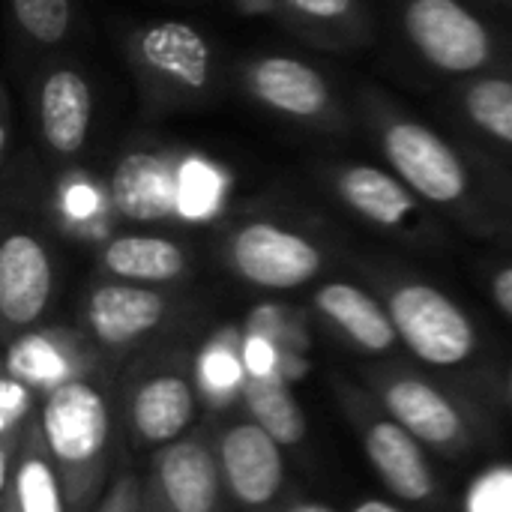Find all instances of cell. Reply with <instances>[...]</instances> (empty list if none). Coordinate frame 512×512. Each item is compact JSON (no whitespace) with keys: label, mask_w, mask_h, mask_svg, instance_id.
Masks as SVG:
<instances>
[{"label":"cell","mask_w":512,"mask_h":512,"mask_svg":"<svg viewBox=\"0 0 512 512\" xmlns=\"http://www.w3.org/2000/svg\"><path fill=\"white\" fill-rule=\"evenodd\" d=\"M33 402H36V393L15 375L3 372V381H0V486L12 474L27 426L36 420Z\"/></svg>","instance_id":"24"},{"label":"cell","mask_w":512,"mask_h":512,"mask_svg":"<svg viewBox=\"0 0 512 512\" xmlns=\"http://www.w3.org/2000/svg\"><path fill=\"white\" fill-rule=\"evenodd\" d=\"M54 288L51 258L30 234H9L0 246V315L9 330H27L45 312Z\"/></svg>","instance_id":"12"},{"label":"cell","mask_w":512,"mask_h":512,"mask_svg":"<svg viewBox=\"0 0 512 512\" xmlns=\"http://www.w3.org/2000/svg\"><path fill=\"white\" fill-rule=\"evenodd\" d=\"M177 174L156 153H129L111 174V201L132 222H159L177 210Z\"/></svg>","instance_id":"13"},{"label":"cell","mask_w":512,"mask_h":512,"mask_svg":"<svg viewBox=\"0 0 512 512\" xmlns=\"http://www.w3.org/2000/svg\"><path fill=\"white\" fill-rule=\"evenodd\" d=\"M387 309L396 324L399 342L432 369H459L480 348L471 318L432 285H399L390 294Z\"/></svg>","instance_id":"5"},{"label":"cell","mask_w":512,"mask_h":512,"mask_svg":"<svg viewBox=\"0 0 512 512\" xmlns=\"http://www.w3.org/2000/svg\"><path fill=\"white\" fill-rule=\"evenodd\" d=\"M102 264L120 282H138V285L174 282L189 267L186 252L174 240L153 237V234H126L111 240L102 252Z\"/></svg>","instance_id":"20"},{"label":"cell","mask_w":512,"mask_h":512,"mask_svg":"<svg viewBox=\"0 0 512 512\" xmlns=\"http://www.w3.org/2000/svg\"><path fill=\"white\" fill-rule=\"evenodd\" d=\"M492 297L504 309V315L512 318V267H504V270L495 273V279H492Z\"/></svg>","instance_id":"30"},{"label":"cell","mask_w":512,"mask_h":512,"mask_svg":"<svg viewBox=\"0 0 512 512\" xmlns=\"http://www.w3.org/2000/svg\"><path fill=\"white\" fill-rule=\"evenodd\" d=\"M225 495L216 438H210L204 426L153 450L144 477L147 512H222Z\"/></svg>","instance_id":"6"},{"label":"cell","mask_w":512,"mask_h":512,"mask_svg":"<svg viewBox=\"0 0 512 512\" xmlns=\"http://www.w3.org/2000/svg\"><path fill=\"white\" fill-rule=\"evenodd\" d=\"M198 402L201 393L195 384V366L183 360L150 366L138 372L117 399L123 435L135 450H159L174 444L192 429Z\"/></svg>","instance_id":"4"},{"label":"cell","mask_w":512,"mask_h":512,"mask_svg":"<svg viewBox=\"0 0 512 512\" xmlns=\"http://www.w3.org/2000/svg\"><path fill=\"white\" fill-rule=\"evenodd\" d=\"M114 408L108 387L93 375L75 378L42 399L39 429L72 512H90L105 495L117 432Z\"/></svg>","instance_id":"1"},{"label":"cell","mask_w":512,"mask_h":512,"mask_svg":"<svg viewBox=\"0 0 512 512\" xmlns=\"http://www.w3.org/2000/svg\"><path fill=\"white\" fill-rule=\"evenodd\" d=\"M252 87L267 105L291 117H315L330 99L324 78L294 57L258 60L252 69Z\"/></svg>","instance_id":"19"},{"label":"cell","mask_w":512,"mask_h":512,"mask_svg":"<svg viewBox=\"0 0 512 512\" xmlns=\"http://www.w3.org/2000/svg\"><path fill=\"white\" fill-rule=\"evenodd\" d=\"M231 264L249 285L291 291L318 276L321 252L294 231L252 222L231 237Z\"/></svg>","instance_id":"8"},{"label":"cell","mask_w":512,"mask_h":512,"mask_svg":"<svg viewBox=\"0 0 512 512\" xmlns=\"http://www.w3.org/2000/svg\"><path fill=\"white\" fill-rule=\"evenodd\" d=\"M90 87L72 69H57L39 90V120L48 147L57 153H75L90 129Z\"/></svg>","instance_id":"17"},{"label":"cell","mask_w":512,"mask_h":512,"mask_svg":"<svg viewBox=\"0 0 512 512\" xmlns=\"http://www.w3.org/2000/svg\"><path fill=\"white\" fill-rule=\"evenodd\" d=\"M246 414L264 426L282 447H297L306 438V417L291 393L288 378L282 375H249L243 390Z\"/></svg>","instance_id":"21"},{"label":"cell","mask_w":512,"mask_h":512,"mask_svg":"<svg viewBox=\"0 0 512 512\" xmlns=\"http://www.w3.org/2000/svg\"><path fill=\"white\" fill-rule=\"evenodd\" d=\"M0 512H18V507H15V498H12V492H9V489H0Z\"/></svg>","instance_id":"33"},{"label":"cell","mask_w":512,"mask_h":512,"mask_svg":"<svg viewBox=\"0 0 512 512\" xmlns=\"http://www.w3.org/2000/svg\"><path fill=\"white\" fill-rule=\"evenodd\" d=\"M318 312L351 342L357 351L381 357L390 354L399 342L390 309H384L372 294L348 282H330L315 294Z\"/></svg>","instance_id":"14"},{"label":"cell","mask_w":512,"mask_h":512,"mask_svg":"<svg viewBox=\"0 0 512 512\" xmlns=\"http://www.w3.org/2000/svg\"><path fill=\"white\" fill-rule=\"evenodd\" d=\"M297 12H303V15H309V18H324V21H330V18H342L348 9H351V3L354 0H288Z\"/></svg>","instance_id":"29"},{"label":"cell","mask_w":512,"mask_h":512,"mask_svg":"<svg viewBox=\"0 0 512 512\" xmlns=\"http://www.w3.org/2000/svg\"><path fill=\"white\" fill-rule=\"evenodd\" d=\"M195 384L207 411H225L234 402H243V390L249 381L243 342L234 339H213L195 357Z\"/></svg>","instance_id":"23"},{"label":"cell","mask_w":512,"mask_h":512,"mask_svg":"<svg viewBox=\"0 0 512 512\" xmlns=\"http://www.w3.org/2000/svg\"><path fill=\"white\" fill-rule=\"evenodd\" d=\"M96 512H147V507H144V480L129 465H123L120 471H114L111 486L105 489Z\"/></svg>","instance_id":"28"},{"label":"cell","mask_w":512,"mask_h":512,"mask_svg":"<svg viewBox=\"0 0 512 512\" xmlns=\"http://www.w3.org/2000/svg\"><path fill=\"white\" fill-rule=\"evenodd\" d=\"M90 366V357L72 348V342L48 333H24L6 351V375H15L42 399L75 378L93 375Z\"/></svg>","instance_id":"15"},{"label":"cell","mask_w":512,"mask_h":512,"mask_svg":"<svg viewBox=\"0 0 512 512\" xmlns=\"http://www.w3.org/2000/svg\"><path fill=\"white\" fill-rule=\"evenodd\" d=\"M276 512H333L327 510V507H321V504H309V501H294V504H288V507H282V510Z\"/></svg>","instance_id":"32"},{"label":"cell","mask_w":512,"mask_h":512,"mask_svg":"<svg viewBox=\"0 0 512 512\" xmlns=\"http://www.w3.org/2000/svg\"><path fill=\"white\" fill-rule=\"evenodd\" d=\"M405 27L429 63L444 72H474L489 60V33L456 0H414Z\"/></svg>","instance_id":"9"},{"label":"cell","mask_w":512,"mask_h":512,"mask_svg":"<svg viewBox=\"0 0 512 512\" xmlns=\"http://www.w3.org/2000/svg\"><path fill=\"white\" fill-rule=\"evenodd\" d=\"M216 450L228 498L249 512H267L279 501L285 486L282 444L264 426L252 417L234 420L219 429Z\"/></svg>","instance_id":"7"},{"label":"cell","mask_w":512,"mask_h":512,"mask_svg":"<svg viewBox=\"0 0 512 512\" xmlns=\"http://www.w3.org/2000/svg\"><path fill=\"white\" fill-rule=\"evenodd\" d=\"M12 12L27 36L54 45L69 30V0H12Z\"/></svg>","instance_id":"26"},{"label":"cell","mask_w":512,"mask_h":512,"mask_svg":"<svg viewBox=\"0 0 512 512\" xmlns=\"http://www.w3.org/2000/svg\"><path fill=\"white\" fill-rule=\"evenodd\" d=\"M339 402L378 480L405 504L435 507L441 501V480L426 459V447L393 420L375 396L339 384Z\"/></svg>","instance_id":"3"},{"label":"cell","mask_w":512,"mask_h":512,"mask_svg":"<svg viewBox=\"0 0 512 512\" xmlns=\"http://www.w3.org/2000/svg\"><path fill=\"white\" fill-rule=\"evenodd\" d=\"M465 105H468L471 120L480 129L512 144V81L483 78V81L471 84Z\"/></svg>","instance_id":"25"},{"label":"cell","mask_w":512,"mask_h":512,"mask_svg":"<svg viewBox=\"0 0 512 512\" xmlns=\"http://www.w3.org/2000/svg\"><path fill=\"white\" fill-rule=\"evenodd\" d=\"M168 300L138 282H105L96 285L84 306L87 333L108 351H123L144 342L162 327Z\"/></svg>","instance_id":"11"},{"label":"cell","mask_w":512,"mask_h":512,"mask_svg":"<svg viewBox=\"0 0 512 512\" xmlns=\"http://www.w3.org/2000/svg\"><path fill=\"white\" fill-rule=\"evenodd\" d=\"M351 512H405V510H399L396 504H387V501H363V504H357Z\"/></svg>","instance_id":"31"},{"label":"cell","mask_w":512,"mask_h":512,"mask_svg":"<svg viewBox=\"0 0 512 512\" xmlns=\"http://www.w3.org/2000/svg\"><path fill=\"white\" fill-rule=\"evenodd\" d=\"M369 390L426 450L462 459L483 444V423L456 396L423 375L378 369L369 375Z\"/></svg>","instance_id":"2"},{"label":"cell","mask_w":512,"mask_h":512,"mask_svg":"<svg viewBox=\"0 0 512 512\" xmlns=\"http://www.w3.org/2000/svg\"><path fill=\"white\" fill-rule=\"evenodd\" d=\"M465 512H512V465H492L480 471L462 498Z\"/></svg>","instance_id":"27"},{"label":"cell","mask_w":512,"mask_h":512,"mask_svg":"<svg viewBox=\"0 0 512 512\" xmlns=\"http://www.w3.org/2000/svg\"><path fill=\"white\" fill-rule=\"evenodd\" d=\"M510 402H512V375H510Z\"/></svg>","instance_id":"34"},{"label":"cell","mask_w":512,"mask_h":512,"mask_svg":"<svg viewBox=\"0 0 512 512\" xmlns=\"http://www.w3.org/2000/svg\"><path fill=\"white\" fill-rule=\"evenodd\" d=\"M138 51L153 72L174 81L177 87L201 90L210 81V48L204 36L186 21L150 24L138 39Z\"/></svg>","instance_id":"16"},{"label":"cell","mask_w":512,"mask_h":512,"mask_svg":"<svg viewBox=\"0 0 512 512\" xmlns=\"http://www.w3.org/2000/svg\"><path fill=\"white\" fill-rule=\"evenodd\" d=\"M339 192L357 213L387 228L402 225L408 213L414 210V198L408 195V189L372 165L348 168L339 177Z\"/></svg>","instance_id":"22"},{"label":"cell","mask_w":512,"mask_h":512,"mask_svg":"<svg viewBox=\"0 0 512 512\" xmlns=\"http://www.w3.org/2000/svg\"><path fill=\"white\" fill-rule=\"evenodd\" d=\"M384 150L399 177L435 204H450L465 192V168L459 156L420 123H393L384 135Z\"/></svg>","instance_id":"10"},{"label":"cell","mask_w":512,"mask_h":512,"mask_svg":"<svg viewBox=\"0 0 512 512\" xmlns=\"http://www.w3.org/2000/svg\"><path fill=\"white\" fill-rule=\"evenodd\" d=\"M0 489L12 492L18 512H72L57 465L48 456V447L39 429V414L27 426L12 474Z\"/></svg>","instance_id":"18"}]
</instances>
